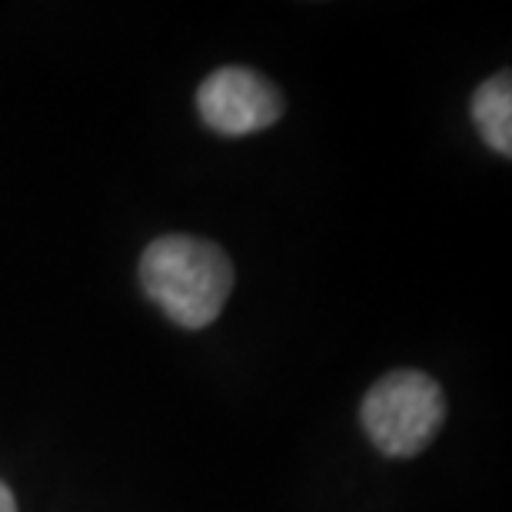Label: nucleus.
<instances>
[{"label":"nucleus","mask_w":512,"mask_h":512,"mask_svg":"<svg viewBox=\"0 0 512 512\" xmlns=\"http://www.w3.org/2000/svg\"><path fill=\"white\" fill-rule=\"evenodd\" d=\"M203 124L227 137H243L273 127L283 117V94L250 67H220L197 94Z\"/></svg>","instance_id":"3"},{"label":"nucleus","mask_w":512,"mask_h":512,"mask_svg":"<svg viewBox=\"0 0 512 512\" xmlns=\"http://www.w3.org/2000/svg\"><path fill=\"white\" fill-rule=\"evenodd\" d=\"M363 429L386 456H416L433 443L446 419V396L433 376L389 373L363 399Z\"/></svg>","instance_id":"2"},{"label":"nucleus","mask_w":512,"mask_h":512,"mask_svg":"<svg viewBox=\"0 0 512 512\" xmlns=\"http://www.w3.org/2000/svg\"><path fill=\"white\" fill-rule=\"evenodd\" d=\"M473 120L483 140L496 153H512V80L509 74L489 77L473 94Z\"/></svg>","instance_id":"4"},{"label":"nucleus","mask_w":512,"mask_h":512,"mask_svg":"<svg viewBox=\"0 0 512 512\" xmlns=\"http://www.w3.org/2000/svg\"><path fill=\"white\" fill-rule=\"evenodd\" d=\"M0 512H17L14 493H10V489H7L4 479H0Z\"/></svg>","instance_id":"5"},{"label":"nucleus","mask_w":512,"mask_h":512,"mask_svg":"<svg viewBox=\"0 0 512 512\" xmlns=\"http://www.w3.org/2000/svg\"><path fill=\"white\" fill-rule=\"evenodd\" d=\"M140 283L153 303L183 330H203L233 293V263L217 243L160 237L143 250Z\"/></svg>","instance_id":"1"}]
</instances>
